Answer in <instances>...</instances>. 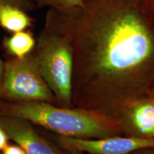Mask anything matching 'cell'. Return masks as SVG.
<instances>
[{
    "mask_svg": "<svg viewBox=\"0 0 154 154\" xmlns=\"http://www.w3.org/2000/svg\"><path fill=\"white\" fill-rule=\"evenodd\" d=\"M47 17L72 41L73 108L116 119L152 89L154 25L142 0H84L69 10L49 9Z\"/></svg>",
    "mask_w": 154,
    "mask_h": 154,
    "instance_id": "obj_1",
    "label": "cell"
},
{
    "mask_svg": "<svg viewBox=\"0 0 154 154\" xmlns=\"http://www.w3.org/2000/svg\"><path fill=\"white\" fill-rule=\"evenodd\" d=\"M0 113L26 119L61 136L81 138H101L123 136L120 123L100 111L64 108L44 101L0 103Z\"/></svg>",
    "mask_w": 154,
    "mask_h": 154,
    "instance_id": "obj_2",
    "label": "cell"
},
{
    "mask_svg": "<svg viewBox=\"0 0 154 154\" xmlns=\"http://www.w3.org/2000/svg\"><path fill=\"white\" fill-rule=\"evenodd\" d=\"M33 52L42 76L57 99V106L73 108L74 54L70 37L45 22Z\"/></svg>",
    "mask_w": 154,
    "mask_h": 154,
    "instance_id": "obj_3",
    "label": "cell"
},
{
    "mask_svg": "<svg viewBox=\"0 0 154 154\" xmlns=\"http://www.w3.org/2000/svg\"><path fill=\"white\" fill-rule=\"evenodd\" d=\"M2 96L5 101H44L57 105L33 51L23 59L13 58L5 62Z\"/></svg>",
    "mask_w": 154,
    "mask_h": 154,
    "instance_id": "obj_4",
    "label": "cell"
},
{
    "mask_svg": "<svg viewBox=\"0 0 154 154\" xmlns=\"http://www.w3.org/2000/svg\"><path fill=\"white\" fill-rule=\"evenodd\" d=\"M49 139L64 151L88 154H130L141 149L154 147V138L114 136L101 138L69 137L51 132Z\"/></svg>",
    "mask_w": 154,
    "mask_h": 154,
    "instance_id": "obj_5",
    "label": "cell"
},
{
    "mask_svg": "<svg viewBox=\"0 0 154 154\" xmlns=\"http://www.w3.org/2000/svg\"><path fill=\"white\" fill-rule=\"evenodd\" d=\"M0 126L9 139L20 146L26 154H66L52 140L39 134L34 124L26 119L0 113Z\"/></svg>",
    "mask_w": 154,
    "mask_h": 154,
    "instance_id": "obj_6",
    "label": "cell"
},
{
    "mask_svg": "<svg viewBox=\"0 0 154 154\" xmlns=\"http://www.w3.org/2000/svg\"><path fill=\"white\" fill-rule=\"evenodd\" d=\"M116 119L123 136L153 138L154 99L151 91L125 104Z\"/></svg>",
    "mask_w": 154,
    "mask_h": 154,
    "instance_id": "obj_7",
    "label": "cell"
},
{
    "mask_svg": "<svg viewBox=\"0 0 154 154\" xmlns=\"http://www.w3.org/2000/svg\"><path fill=\"white\" fill-rule=\"evenodd\" d=\"M32 19L23 9L14 5L0 7V26L11 33L24 31L31 26Z\"/></svg>",
    "mask_w": 154,
    "mask_h": 154,
    "instance_id": "obj_8",
    "label": "cell"
},
{
    "mask_svg": "<svg viewBox=\"0 0 154 154\" xmlns=\"http://www.w3.org/2000/svg\"><path fill=\"white\" fill-rule=\"evenodd\" d=\"M4 47L9 54L17 59H23L34 51L36 39L29 32H15L3 42Z\"/></svg>",
    "mask_w": 154,
    "mask_h": 154,
    "instance_id": "obj_9",
    "label": "cell"
},
{
    "mask_svg": "<svg viewBox=\"0 0 154 154\" xmlns=\"http://www.w3.org/2000/svg\"><path fill=\"white\" fill-rule=\"evenodd\" d=\"M84 0H34L38 7H49L57 11H66L80 7Z\"/></svg>",
    "mask_w": 154,
    "mask_h": 154,
    "instance_id": "obj_10",
    "label": "cell"
},
{
    "mask_svg": "<svg viewBox=\"0 0 154 154\" xmlns=\"http://www.w3.org/2000/svg\"><path fill=\"white\" fill-rule=\"evenodd\" d=\"M14 5L22 9H29L34 5V0H0V7L3 5Z\"/></svg>",
    "mask_w": 154,
    "mask_h": 154,
    "instance_id": "obj_11",
    "label": "cell"
},
{
    "mask_svg": "<svg viewBox=\"0 0 154 154\" xmlns=\"http://www.w3.org/2000/svg\"><path fill=\"white\" fill-rule=\"evenodd\" d=\"M2 154H26V153L20 146L14 143H8L2 151Z\"/></svg>",
    "mask_w": 154,
    "mask_h": 154,
    "instance_id": "obj_12",
    "label": "cell"
},
{
    "mask_svg": "<svg viewBox=\"0 0 154 154\" xmlns=\"http://www.w3.org/2000/svg\"><path fill=\"white\" fill-rule=\"evenodd\" d=\"M146 12L154 25V0H142Z\"/></svg>",
    "mask_w": 154,
    "mask_h": 154,
    "instance_id": "obj_13",
    "label": "cell"
},
{
    "mask_svg": "<svg viewBox=\"0 0 154 154\" xmlns=\"http://www.w3.org/2000/svg\"><path fill=\"white\" fill-rule=\"evenodd\" d=\"M9 138L5 129L0 126V152L3 151V149L8 145Z\"/></svg>",
    "mask_w": 154,
    "mask_h": 154,
    "instance_id": "obj_14",
    "label": "cell"
},
{
    "mask_svg": "<svg viewBox=\"0 0 154 154\" xmlns=\"http://www.w3.org/2000/svg\"><path fill=\"white\" fill-rule=\"evenodd\" d=\"M4 70H5V62L0 57V103L3 101L2 96V88Z\"/></svg>",
    "mask_w": 154,
    "mask_h": 154,
    "instance_id": "obj_15",
    "label": "cell"
},
{
    "mask_svg": "<svg viewBox=\"0 0 154 154\" xmlns=\"http://www.w3.org/2000/svg\"><path fill=\"white\" fill-rule=\"evenodd\" d=\"M130 154H154V147L141 149L132 152Z\"/></svg>",
    "mask_w": 154,
    "mask_h": 154,
    "instance_id": "obj_16",
    "label": "cell"
},
{
    "mask_svg": "<svg viewBox=\"0 0 154 154\" xmlns=\"http://www.w3.org/2000/svg\"><path fill=\"white\" fill-rule=\"evenodd\" d=\"M64 151V150H63ZM66 154H88L86 153H84V152L81 151H64Z\"/></svg>",
    "mask_w": 154,
    "mask_h": 154,
    "instance_id": "obj_17",
    "label": "cell"
},
{
    "mask_svg": "<svg viewBox=\"0 0 154 154\" xmlns=\"http://www.w3.org/2000/svg\"><path fill=\"white\" fill-rule=\"evenodd\" d=\"M151 95H152V96H153V99H154V87L151 90ZM153 137L154 138V130H153Z\"/></svg>",
    "mask_w": 154,
    "mask_h": 154,
    "instance_id": "obj_18",
    "label": "cell"
}]
</instances>
